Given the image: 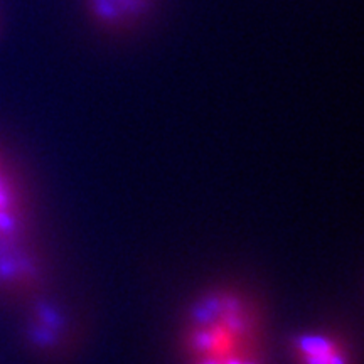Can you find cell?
Here are the masks:
<instances>
[{
	"label": "cell",
	"instance_id": "1",
	"mask_svg": "<svg viewBox=\"0 0 364 364\" xmlns=\"http://www.w3.org/2000/svg\"><path fill=\"white\" fill-rule=\"evenodd\" d=\"M300 348L307 354L309 364H343L334 354L332 346L322 338H304L300 341Z\"/></svg>",
	"mask_w": 364,
	"mask_h": 364
}]
</instances>
